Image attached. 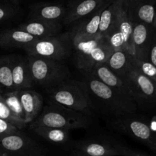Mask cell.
I'll return each mask as SVG.
<instances>
[{
    "label": "cell",
    "instance_id": "cell-1",
    "mask_svg": "<svg viewBox=\"0 0 156 156\" xmlns=\"http://www.w3.org/2000/svg\"><path fill=\"white\" fill-rule=\"evenodd\" d=\"M89 125L90 120L82 112L50 102L43 108L40 115L29 124V127L44 126L70 131L87 128Z\"/></svg>",
    "mask_w": 156,
    "mask_h": 156
},
{
    "label": "cell",
    "instance_id": "cell-2",
    "mask_svg": "<svg viewBox=\"0 0 156 156\" xmlns=\"http://www.w3.org/2000/svg\"><path fill=\"white\" fill-rule=\"evenodd\" d=\"M83 82L90 94L100 101L115 115L123 117L137 109V104L132 98L112 89L91 75L85 74Z\"/></svg>",
    "mask_w": 156,
    "mask_h": 156
},
{
    "label": "cell",
    "instance_id": "cell-3",
    "mask_svg": "<svg viewBox=\"0 0 156 156\" xmlns=\"http://www.w3.org/2000/svg\"><path fill=\"white\" fill-rule=\"evenodd\" d=\"M28 58L35 85L48 90L70 79L68 68L60 61L30 56Z\"/></svg>",
    "mask_w": 156,
    "mask_h": 156
},
{
    "label": "cell",
    "instance_id": "cell-4",
    "mask_svg": "<svg viewBox=\"0 0 156 156\" xmlns=\"http://www.w3.org/2000/svg\"><path fill=\"white\" fill-rule=\"evenodd\" d=\"M50 102L73 111H85L90 105V95L83 82L69 79L54 88L47 90Z\"/></svg>",
    "mask_w": 156,
    "mask_h": 156
},
{
    "label": "cell",
    "instance_id": "cell-5",
    "mask_svg": "<svg viewBox=\"0 0 156 156\" xmlns=\"http://www.w3.org/2000/svg\"><path fill=\"white\" fill-rule=\"evenodd\" d=\"M73 47L71 32L35 41L24 49L27 56L62 62L70 55Z\"/></svg>",
    "mask_w": 156,
    "mask_h": 156
},
{
    "label": "cell",
    "instance_id": "cell-6",
    "mask_svg": "<svg viewBox=\"0 0 156 156\" xmlns=\"http://www.w3.org/2000/svg\"><path fill=\"white\" fill-rule=\"evenodd\" d=\"M73 47L76 66L85 74L97 64L106 63L114 51L106 40L102 37L76 43Z\"/></svg>",
    "mask_w": 156,
    "mask_h": 156
},
{
    "label": "cell",
    "instance_id": "cell-7",
    "mask_svg": "<svg viewBox=\"0 0 156 156\" xmlns=\"http://www.w3.org/2000/svg\"><path fill=\"white\" fill-rule=\"evenodd\" d=\"M132 29L133 22L129 17L126 2L120 0L116 22L104 38L114 51H125L134 58L132 41Z\"/></svg>",
    "mask_w": 156,
    "mask_h": 156
},
{
    "label": "cell",
    "instance_id": "cell-8",
    "mask_svg": "<svg viewBox=\"0 0 156 156\" xmlns=\"http://www.w3.org/2000/svg\"><path fill=\"white\" fill-rule=\"evenodd\" d=\"M0 153L6 156H47V151L18 130L0 139Z\"/></svg>",
    "mask_w": 156,
    "mask_h": 156
},
{
    "label": "cell",
    "instance_id": "cell-9",
    "mask_svg": "<svg viewBox=\"0 0 156 156\" xmlns=\"http://www.w3.org/2000/svg\"><path fill=\"white\" fill-rule=\"evenodd\" d=\"M136 104L151 103L156 101V83L132 66L122 78Z\"/></svg>",
    "mask_w": 156,
    "mask_h": 156
},
{
    "label": "cell",
    "instance_id": "cell-10",
    "mask_svg": "<svg viewBox=\"0 0 156 156\" xmlns=\"http://www.w3.org/2000/svg\"><path fill=\"white\" fill-rule=\"evenodd\" d=\"M113 125L120 131L134 137L156 151V138L150 126L145 122L123 116L114 120Z\"/></svg>",
    "mask_w": 156,
    "mask_h": 156
},
{
    "label": "cell",
    "instance_id": "cell-11",
    "mask_svg": "<svg viewBox=\"0 0 156 156\" xmlns=\"http://www.w3.org/2000/svg\"><path fill=\"white\" fill-rule=\"evenodd\" d=\"M110 0H70L66 6V15L62 24L69 25L93 15Z\"/></svg>",
    "mask_w": 156,
    "mask_h": 156
},
{
    "label": "cell",
    "instance_id": "cell-12",
    "mask_svg": "<svg viewBox=\"0 0 156 156\" xmlns=\"http://www.w3.org/2000/svg\"><path fill=\"white\" fill-rule=\"evenodd\" d=\"M154 27L142 22L133 23L132 41L134 59L148 60V52L154 39Z\"/></svg>",
    "mask_w": 156,
    "mask_h": 156
},
{
    "label": "cell",
    "instance_id": "cell-13",
    "mask_svg": "<svg viewBox=\"0 0 156 156\" xmlns=\"http://www.w3.org/2000/svg\"><path fill=\"white\" fill-rule=\"evenodd\" d=\"M110 2L101 7L93 15H90L84 19L80 20V22L74 26V27L70 30L72 39H73V44L99 37L98 31H99L101 13L104 8Z\"/></svg>",
    "mask_w": 156,
    "mask_h": 156
},
{
    "label": "cell",
    "instance_id": "cell-14",
    "mask_svg": "<svg viewBox=\"0 0 156 156\" xmlns=\"http://www.w3.org/2000/svg\"><path fill=\"white\" fill-rule=\"evenodd\" d=\"M66 15V7L58 3L39 2L30 6L29 20L61 24Z\"/></svg>",
    "mask_w": 156,
    "mask_h": 156
},
{
    "label": "cell",
    "instance_id": "cell-15",
    "mask_svg": "<svg viewBox=\"0 0 156 156\" xmlns=\"http://www.w3.org/2000/svg\"><path fill=\"white\" fill-rule=\"evenodd\" d=\"M12 74L13 91L31 88L35 85L28 56L12 55Z\"/></svg>",
    "mask_w": 156,
    "mask_h": 156
},
{
    "label": "cell",
    "instance_id": "cell-16",
    "mask_svg": "<svg viewBox=\"0 0 156 156\" xmlns=\"http://www.w3.org/2000/svg\"><path fill=\"white\" fill-rule=\"evenodd\" d=\"M74 149L86 156L124 155L126 147L106 142L80 141L74 144Z\"/></svg>",
    "mask_w": 156,
    "mask_h": 156
},
{
    "label": "cell",
    "instance_id": "cell-17",
    "mask_svg": "<svg viewBox=\"0 0 156 156\" xmlns=\"http://www.w3.org/2000/svg\"><path fill=\"white\" fill-rule=\"evenodd\" d=\"M128 14L133 23L142 22L153 27L156 12V0H130Z\"/></svg>",
    "mask_w": 156,
    "mask_h": 156
},
{
    "label": "cell",
    "instance_id": "cell-18",
    "mask_svg": "<svg viewBox=\"0 0 156 156\" xmlns=\"http://www.w3.org/2000/svg\"><path fill=\"white\" fill-rule=\"evenodd\" d=\"M19 97L24 113V122L30 124L33 122L43 110L42 95L32 88L22 89L19 91Z\"/></svg>",
    "mask_w": 156,
    "mask_h": 156
},
{
    "label": "cell",
    "instance_id": "cell-19",
    "mask_svg": "<svg viewBox=\"0 0 156 156\" xmlns=\"http://www.w3.org/2000/svg\"><path fill=\"white\" fill-rule=\"evenodd\" d=\"M86 74L91 75L95 79L100 81L101 82L106 85L112 89L124 95L132 98L123 81L120 78L118 77L106 63L97 64L92 68L90 73H86Z\"/></svg>",
    "mask_w": 156,
    "mask_h": 156
},
{
    "label": "cell",
    "instance_id": "cell-20",
    "mask_svg": "<svg viewBox=\"0 0 156 156\" xmlns=\"http://www.w3.org/2000/svg\"><path fill=\"white\" fill-rule=\"evenodd\" d=\"M18 28L24 30L38 40H41L59 34L61 30V24L38 20H29L27 22L20 24Z\"/></svg>",
    "mask_w": 156,
    "mask_h": 156
},
{
    "label": "cell",
    "instance_id": "cell-21",
    "mask_svg": "<svg viewBox=\"0 0 156 156\" xmlns=\"http://www.w3.org/2000/svg\"><path fill=\"white\" fill-rule=\"evenodd\" d=\"M38 40V38L18 27L9 29L0 33V47L24 49Z\"/></svg>",
    "mask_w": 156,
    "mask_h": 156
},
{
    "label": "cell",
    "instance_id": "cell-22",
    "mask_svg": "<svg viewBox=\"0 0 156 156\" xmlns=\"http://www.w3.org/2000/svg\"><path fill=\"white\" fill-rule=\"evenodd\" d=\"M133 56L125 51H113L106 64L119 78H122L127 73L132 66Z\"/></svg>",
    "mask_w": 156,
    "mask_h": 156
},
{
    "label": "cell",
    "instance_id": "cell-23",
    "mask_svg": "<svg viewBox=\"0 0 156 156\" xmlns=\"http://www.w3.org/2000/svg\"><path fill=\"white\" fill-rule=\"evenodd\" d=\"M120 0H116L107 5L102 10L99 21L98 37L104 38L113 28L117 18Z\"/></svg>",
    "mask_w": 156,
    "mask_h": 156
},
{
    "label": "cell",
    "instance_id": "cell-24",
    "mask_svg": "<svg viewBox=\"0 0 156 156\" xmlns=\"http://www.w3.org/2000/svg\"><path fill=\"white\" fill-rule=\"evenodd\" d=\"M35 134L51 143L63 144L69 140L70 131L48 126H35L30 128Z\"/></svg>",
    "mask_w": 156,
    "mask_h": 156
},
{
    "label": "cell",
    "instance_id": "cell-25",
    "mask_svg": "<svg viewBox=\"0 0 156 156\" xmlns=\"http://www.w3.org/2000/svg\"><path fill=\"white\" fill-rule=\"evenodd\" d=\"M12 55L0 56V93L13 91L12 74Z\"/></svg>",
    "mask_w": 156,
    "mask_h": 156
},
{
    "label": "cell",
    "instance_id": "cell-26",
    "mask_svg": "<svg viewBox=\"0 0 156 156\" xmlns=\"http://www.w3.org/2000/svg\"><path fill=\"white\" fill-rule=\"evenodd\" d=\"M0 119L11 123L20 130L27 126L24 120H21L11 111L1 93H0Z\"/></svg>",
    "mask_w": 156,
    "mask_h": 156
},
{
    "label": "cell",
    "instance_id": "cell-27",
    "mask_svg": "<svg viewBox=\"0 0 156 156\" xmlns=\"http://www.w3.org/2000/svg\"><path fill=\"white\" fill-rule=\"evenodd\" d=\"M8 107L16 116L24 121V113L19 97V91H12L2 94Z\"/></svg>",
    "mask_w": 156,
    "mask_h": 156
},
{
    "label": "cell",
    "instance_id": "cell-28",
    "mask_svg": "<svg viewBox=\"0 0 156 156\" xmlns=\"http://www.w3.org/2000/svg\"><path fill=\"white\" fill-rule=\"evenodd\" d=\"M133 65L142 74L156 83V66L148 60H139L133 59Z\"/></svg>",
    "mask_w": 156,
    "mask_h": 156
},
{
    "label": "cell",
    "instance_id": "cell-29",
    "mask_svg": "<svg viewBox=\"0 0 156 156\" xmlns=\"http://www.w3.org/2000/svg\"><path fill=\"white\" fill-rule=\"evenodd\" d=\"M18 12V9L9 4H0V21L14 16Z\"/></svg>",
    "mask_w": 156,
    "mask_h": 156
},
{
    "label": "cell",
    "instance_id": "cell-30",
    "mask_svg": "<svg viewBox=\"0 0 156 156\" xmlns=\"http://www.w3.org/2000/svg\"><path fill=\"white\" fill-rule=\"evenodd\" d=\"M18 130L20 129L15 127V126L0 119V139L11 133H14Z\"/></svg>",
    "mask_w": 156,
    "mask_h": 156
},
{
    "label": "cell",
    "instance_id": "cell-31",
    "mask_svg": "<svg viewBox=\"0 0 156 156\" xmlns=\"http://www.w3.org/2000/svg\"><path fill=\"white\" fill-rule=\"evenodd\" d=\"M148 60L156 66V38H154L148 52Z\"/></svg>",
    "mask_w": 156,
    "mask_h": 156
},
{
    "label": "cell",
    "instance_id": "cell-32",
    "mask_svg": "<svg viewBox=\"0 0 156 156\" xmlns=\"http://www.w3.org/2000/svg\"><path fill=\"white\" fill-rule=\"evenodd\" d=\"M123 156H147V155L143 153H141V152H138V151L133 150V149L126 148V149H125V152H124Z\"/></svg>",
    "mask_w": 156,
    "mask_h": 156
},
{
    "label": "cell",
    "instance_id": "cell-33",
    "mask_svg": "<svg viewBox=\"0 0 156 156\" xmlns=\"http://www.w3.org/2000/svg\"><path fill=\"white\" fill-rule=\"evenodd\" d=\"M70 156H86V155H84V154L80 153L79 151L76 150V149H73V150L71 152V153H70Z\"/></svg>",
    "mask_w": 156,
    "mask_h": 156
},
{
    "label": "cell",
    "instance_id": "cell-34",
    "mask_svg": "<svg viewBox=\"0 0 156 156\" xmlns=\"http://www.w3.org/2000/svg\"><path fill=\"white\" fill-rule=\"evenodd\" d=\"M9 1H10L12 3H13L14 5H18L21 0H9Z\"/></svg>",
    "mask_w": 156,
    "mask_h": 156
},
{
    "label": "cell",
    "instance_id": "cell-35",
    "mask_svg": "<svg viewBox=\"0 0 156 156\" xmlns=\"http://www.w3.org/2000/svg\"><path fill=\"white\" fill-rule=\"evenodd\" d=\"M153 27H154V30H156V12H155V15H154V21H153Z\"/></svg>",
    "mask_w": 156,
    "mask_h": 156
},
{
    "label": "cell",
    "instance_id": "cell-36",
    "mask_svg": "<svg viewBox=\"0 0 156 156\" xmlns=\"http://www.w3.org/2000/svg\"><path fill=\"white\" fill-rule=\"evenodd\" d=\"M110 1H116V0H110ZM124 1H125L126 2H129L130 0H124Z\"/></svg>",
    "mask_w": 156,
    "mask_h": 156
},
{
    "label": "cell",
    "instance_id": "cell-37",
    "mask_svg": "<svg viewBox=\"0 0 156 156\" xmlns=\"http://www.w3.org/2000/svg\"><path fill=\"white\" fill-rule=\"evenodd\" d=\"M0 156H6V155H2V154L0 153Z\"/></svg>",
    "mask_w": 156,
    "mask_h": 156
}]
</instances>
